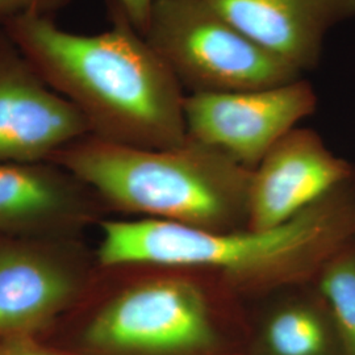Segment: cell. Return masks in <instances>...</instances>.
Instances as JSON below:
<instances>
[{"label":"cell","instance_id":"12","mask_svg":"<svg viewBox=\"0 0 355 355\" xmlns=\"http://www.w3.org/2000/svg\"><path fill=\"white\" fill-rule=\"evenodd\" d=\"M263 341L270 355H324L328 334L316 309L303 303H290L271 313Z\"/></svg>","mask_w":355,"mask_h":355},{"label":"cell","instance_id":"9","mask_svg":"<svg viewBox=\"0 0 355 355\" xmlns=\"http://www.w3.org/2000/svg\"><path fill=\"white\" fill-rule=\"evenodd\" d=\"M353 177L318 133L295 128L252 171L248 228H277L327 199Z\"/></svg>","mask_w":355,"mask_h":355},{"label":"cell","instance_id":"1","mask_svg":"<svg viewBox=\"0 0 355 355\" xmlns=\"http://www.w3.org/2000/svg\"><path fill=\"white\" fill-rule=\"evenodd\" d=\"M110 8L112 26L95 35L67 31L45 15L3 28L42 79L83 114L89 136L144 149L183 144L184 89L146 38Z\"/></svg>","mask_w":355,"mask_h":355},{"label":"cell","instance_id":"3","mask_svg":"<svg viewBox=\"0 0 355 355\" xmlns=\"http://www.w3.org/2000/svg\"><path fill=\"white\" fill-rule=\"evenodd\" d=\"M51 162L125 214L212 232L248 228L253 170L190 137L144 149L87 136Z\"/></svg>","mask_w":355,"mask_h":355},{"label":"cell","instance_id":"5","mask_svg":"<svg viewBox=\"0 0 355 355\" xmlns=\"http://www.w3.org/2000/svg\"><path fill=\"white\" fill-rule=\"evenodd\" d=\"M82 341L102 355H193L217 341L203 288L184 277L139 280L89 320Z\"/></svg>","mask_w":355,"mask_h":355},{"label":"cell","instance_id":"13","mask_svg":"<svg viewBox=\"0 0 355 355\" xmlns=\"http://www.w3.org/2000/svg\"><path fill=\"white\" fill-rule=\"evenodd\" d=\"M318 275L320 292L329 306L345 354L355 355V255L334 254Z\"/></svg>","mask_w":355,"mask_h":355},{"label":"cell","instance_id":"15","mask_svg":"<svg viewBox=\"0 0 355 355\" xmlns=\"http://www.w3.org/2000/svg\"><path fill=\"white\" fill-rule=\"evenodd\" d=\"M154 1L155 0H110V4L123 13L128 21L144 36Z\"/></svg>","mask_w":355,"mask_h":355},{"label":"cell","instance_id":"6","mask_svg":"<svg viewBox=\"0 0 355 355\" xmlns=\"http://www.w3.org/2000/svg\"><path fill=\"white\" fill-rule=\"evenodd\" d=\"M316 107V91L300 78L267 89L187 94L184 120L190 139L254 170Z\"/></svg>","mask_w":355,"mask_h":355},{"label":"cell","instance_id":"8","mask_svg":"<svg viewBox=\"0 0 355 355\" xmlns=\"http://www.w3.org/2000/svg\"><path fill=\"white\" fill-rule=\"evenodd\" d=\"M87 136L83 114L51 89L0 26V162H49Z\"/></svg>","mask_w":355,"mask_h":355},{"label":"cell","instance_id":"4","mask_svg":"<svg viewBox=\"0 0 355 355\" xmlns=\"http://www.w3.org/2000/svg\"><path fill=\"white\" fill-rule=\"evenodd\" d=\"M144 37L190 94L267 89L303 76L205 0H155Z\"/></svg>","mask_w":355,"mask_h":355},{"label":"cell","instance_id":"2","mask_svg":"<svg viewBox=\"0 0 355 355\" xmlns=\"http://www.w3.org/2000/svg\"><path fill=\"white\" fill-rule=\"evenodd\" d=\"M101 266L202 271L240 291H267L318 274L355 230V203L334 195L267 230L212 232L162 220L103 221Z\"/></svg>","mask_w":355,"mask_h":355},{"label":"cell","instance_id":"7","mask_svg":"<svg viewBox=\"0 0 355 355\" xmlns=\"http://www.w3.org/2000/svg\"><path fill=\"white\" fill-rule=\"evenodd\" d=\"M87 283L71 239H1L0 340L44 329L76 304Z\"/></svg>","mask_w":355,"mask_h":355},{"label":"cell","instance_id":"16","mask_svg":"<svg viewBox=\"0 0 355 355\" xmlns=\"http://www.w3.org/2000/svg\"><path fill=\"white\" fill-rule=\"evenodd\" d=\"M0 355H64L33 340V336H17L0 340Z\"/></svg>","mask_w":355,"mask_h":355},{"label":"cell","instance_id":"11","mask_svg":"<svg viewBox=\"0 0 355 355\" xmlns=\"http://www.w3.org/2000/svg\"><path fill=\"white\" fill-rule=\"evenodd\" d=\"M82 184L54 162H0V234L71 239L89 223L92 205Z\"/></svg>","mask_w":355,"mask_h":355},{"label":"cell","instance_id":"14","mask_svg":"<svg viewBox=\"0 0 355 355\" xmlns=\"http://www.w3.org/2000/svg\"><path fill=\"white\" fill-rule=\"evenodd\" d=\"M71 0H0V26L26 15H45L62 10Z\"/></svg>","mask_w":355,"mask_h":355},{"label":"cell","instance_id":"10","mask_svg":"<svg viewBox=\"0 0 355 355\" xmlns=\"http://www.w3.org/2000/svg\"><path fill=\"white\" fill-rule=\"evenodd\" d=\"M245 36L299 73L313 70L330 31L355 19V0H205Z\"/></svg>","mask_w":355,"mask_h":355}]
</instances>
